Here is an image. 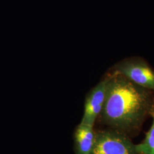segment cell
<instances>
[{
    "instance_id": "5b68a950",
    "label": "cell",
    "mask_w": 154,
    "mask_h": 154,
    "mask_svg": "<svg viewBox=\"0 0 154 154\" xmlns=\"http://www.w3.org/2000/svg\"><path fill=\"white\" fill-rule=\"evenodd\" d=\"M95 132L93 127L80 123L75 132L77 154H91Z\"/></svg>"
},
{
    "instance_id": "8992f818",
    "label": "cell",
    "mask_w": 154,
    "mask_h": 154,
    "mask_svg": "<svg viewBox=\"0 0 154 154\" xmlns=\"http://www.w3.org/2000/svg\"><path fill=\"white\" fill-rule=\"evenodd\" d=\"M152 123L142 143L135 145L138 154H154V108L151 113Z\"/></svg>"
},
{
    "instance_id": "6da1fadb",
    "label": "cell",
    "mask_w": 154,
    "mask_h": 154,
    "mask_svg": "<svg viewBox=\"0 0 154 154\" xmlns=\"http://www.w3.org/2000/svg\"><path fill=\"white\" fill-rule=\"evenodd\" d=\"M107 78L102 120L126 135L137 132L154 109V91L114 72Z\"/></svg>"
},
{
    "instance_id": "3957f363",
    "label": "cell",
    "mask_w": 154,
    "mask_h": 154,
    "mask_svg": "<svg viewBox=\"0 0 154 154\" xmlns=\"http://www.w3.org/2000/svg\"><path fill=\"white\" fill-rule=\"evenodd\" d=\"M112 72L154 92V69L140 57H134L119 62L114 66Z\"/></svg>"
},
{
    "instance_id": "7a4b0ae2",
    "label": "cell",
    "mask_w": 154,
    "mask_h": 154,
    "mask_svg": "<svg viewBox=\"0 0 154 154\" xmlns=\"http://www.w3.org/2000/svg\"><path fill=\"white\" fill-rule=\"evenodd\" d=\"M91 154H138L126 134L116 130L95 132Z\"/></svg>"
},
{
    "instance_id": "277c9868",
    "label": "cell",
    "mask_w": 154,
    "mask_h": 154,
    "mask_svg": "<svg viewBox=\"0 0 154 154\" xmlns=\"http://www.w3.org/2000/svg\"><path fill=\"white\" fill-rule=\"evenodd\" d=\"M107 81V78L106 77L94 87L88 95L85 100L81 124L93 127L95 121L103 108Z\"/></svg>"
}]
</instances>
